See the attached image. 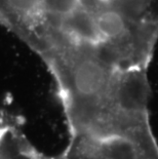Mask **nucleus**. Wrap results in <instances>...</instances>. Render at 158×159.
<instances>
[{
	"mask_svg": "<svg viewBox=\"0 0 158 159\" xmlns=\"http://www.w3.org/2000/svg\"><path fill=\"white\" fill-rule=\"evenodd\" d=\"M101 47L121 69H147L158 41V0H92Z\"/></svg>",
	"mask_w": 158,
	"mask_h": 159,
	"instance_id": "f257e3e1",
	"label": "nucleus"
}]
</instances>
